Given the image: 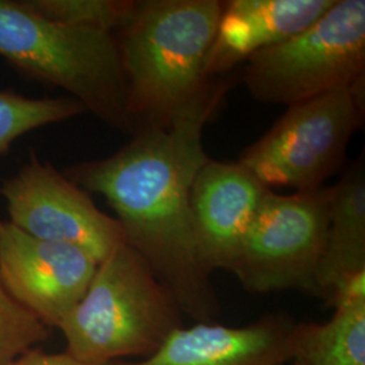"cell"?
<instances>
[{"instance_id": "cell-7", "label": "cell", "mask_w": 365, "mask_h": 365, "mask_svg": "<svg viewBox=\"0 0 365 365\" xmlns=\"http://www.w3.org/2000/svg\"><path fill=\"white\" fill-rule=\"evenodd\" d=\"M333 187L265 197L244 240L235 274L244 289H297L318 297L317 274L327 247Z\"/></svg>"}, {"instance_id": "cell-14", "label": "cell", "mask_w": 365, "mask_h": 365, "mask_svg": "<svg viewBox=\"0 0 365 365\" xmlns=\"http://www.w3.org/2000/svg\"><path fill=\"white\" fill-rule=\"evenodd\" d=\"M287 365H365V299L336 306L325 324L300 322Z\"/></svg>"}, {"instance_id": "cell-16", "label": "cell", "mask_w": 365, "mask_h": 365, "mask_svg": "<svg viewBox=\"0 0 365 365\" xmlns=\"http://www.w3.org/2000/svg\"><path fill=\"white\" fill-rule=\"evenodd\" d=\"M24 4L51 21L76 27L114 33L123 26L135 0H22Z\"/></svg>"}, {"instance_id": "cell-5", "label": "cell", "mask_w": 365, "mask_h": 365, "mask_svg": "<svg viewBox=\"0 0 365 365\" xmlns=\"http://www.w3.org/2000/svg\"><path fill=\"white\" fill-rule=\"evenodd\" d=\"M242 81L265 105H298L365 76V0H336L306 30L250 56Z\"/></svg>"}, {"instance_id": "cell-6", "label": "cell", "mask_w": 365, "mask_h": 365, "mask_svg": "<svg viewBox=\"0 0 365 365\" xmlns=\"http://www.w3.org/2000/svg\"><path fill=\"white\" fill-rule=\"evenodd\" d=\"M364 80L289 106L238 163L271 190L319 188L341 168L353 134L364 122Z\"/></svg>"}, {"instance_id": "cell-13", "label": "cell", "mask_w": 365, "mask_h": 365, "mask_svg": "<svg viewBox=\"0 0 365 365\" xmlns=\"http://www.w3.org/2000/svg\"><path fill=\"white\" fill-rule=\"evenodd\" d=\"M365 272V167L357 158L333 187L327 247L317 274L318 297Z\"/></svg>"}, {"instance_id": "cell-11", "label": "cell", "mask_w": 365, "mask_h": 365, "mask_svg": "<svg viewBox=\"0 0 365 365\" xmlns=\"http://www.w3.org/2000/svg\"><path fill=\"white\" fill-rule=\"evenodd\" d=\"M299 324L287 313H274L247 327L182 325L150 356L110 365H287Z\"/></svg>"}, {"instance_id": "cell-2", "label": "cell", "mask_w": 365, "mask_h": 365, "mask_svg": "<svg viewBox=\"0 0 365 365\" xmlns=\"http://www.w3.org/2000/svg\"><path fill=\"white\" fill-rule=\"evenodd\" d=\"M223 1L135 0L115 31L128 84V111L138 128L168 129L214 88L207 58Z\"/></svg>"}, {"instance_id": "cell-4", "label": "cell", "mask_w": 365, "mask_h": 365, "mask_svg": "<svg viewBox=\"0 0 365 365\" xmlns=\"http://www.w3.org/2000/svg\"><path fill=\"white\" fill-rule=\"evenodd\" d=\"M182 325V312L168 288L123 244L98 265L84 298L58 329L66 353L87 364L110 365L150 356Z\"/></svg>"}, {"instance_id": "cell-18", "label": "cell", "mask_w": 365, "mask_h": 365, "mask_svg": "<svg viewBox=\"0 0 365 365\" xmlns=\"http://www.w3.org/2000/svg\"><path fill=\"white\" fill-rule=\"evenodd\" d=\"M11 365H92L83 363L69 353H48L39 348H33L18 357Z\"/></svg>"}, {"instance_id": "cell-15", "label": "cell", "mask_w": 365, "mask_h": 365, "mask_svg": "<svg viewBox=\"0 0 365 365\" xmlns=\"http://www.w3.org/2000/svg\"><path fill=\"white\" fill-rule=\"evenodd\" d=\"M86 113L71 96L27 98L15 90H0V158L27 133Z\"/></svg>"}, {"instance_id": "cell-9", "label": "cell", "mask_w": 365, "mask_h": 365, "mask_svg": "<svg viewBox=\"0 0 365 365\" xmlns=\"http://www.w3.org/2000/svg\"><path fill=\"white\" fill-rule=\"evenodd\" d=\"M98 265L81 249L39 240L0 218V283L51 329L84 298Z\"/></svg>"}, {"instance_id": "cell-10", "label": "cell", "mask_w": 365, "mask_h": 365, "mask_svg": "<svg viewBox=\"0 0 365 365\" xmlns=\"http://www.w3.org/2000/svg\"><path fill=\"white\" fill-rule=\"evenodd\" d=\"M272 190L244 165L209 158L191 185L196 249L203 268L233 272L244 240Z\"/></svg>"}, {"instance_id": "cell-12", "label": "cell", "mask_w": 365, "mask_h": 365, "mask_svg": "<svg viewBox=\"0 0 365 365\" xmlns=\"http://www.w3.org/2000/svg\"><path fill=\"white\" fill-rule=\"evenodd\" d=\"M336 0L223 1L207 58V76L221 78L250 56L277 45L314 25Z\"/></svg>"}, {"instance_id": "cell-8", "label": "cell", "mask_w": 365, "mask_h": 365, "mask_svg": "<svg viewBox=\"0 0 365 365\" xmlns=\"http://www.w3.org/2000/svg\"><path fill=\"white\" fill-rule=\"evenodd\" d=\"M9 221L39 240L68 244L98 264L126 244L115 218L98 209L90 192L71 182L36 150L11 178L3 180Z\"/></svg>"}, {"instance_id": "cell-17", "label": "cell", "mask_w": 365, "mask_h": 365, "mask_svg": "<svg viewBox=\"0 0 365 365\" xmlns=\"http://www.w3.org/2000/svg\"><path fill=\"white\" fill-rule=\"evenodd\" d=\"M51 336V327L27 312L0 283V365L14 361Z\"/></svg>"}, {"instance_id": "cell-1", "label": "cell", "mask_w": 365, "mask_h": 365, "mask_svg": "<svg viewBox=\"0 0 365 365\" xmlns=\"http://www.w3.org/2000/svg\"><path fill=\"white\" fill-rule=\"evenodd\" d=\"M229 83L214 88L168 129L138 128L111 156L61 170L114 210L126 244L168 288L182 314L211 322L221 304L196 249L191 185L209 160L202 134L222 103Z\"/></svg>"}, {"instance_id": "cell-3", "label": "cell", "mask_w": 365, "mask_h": 365, "mask_svg": "<svg viewBox=\"0 0 365 365\" xmlns=\"http://www.w3.org/2000/svg\"><path fill=\"white\" fill-rule=\"evenodd\" d=\"M0 57L21 76L68 92L107 126L134 131L114 33L54 22L22 0H0Z\"/></svg>"}]
</instances>
